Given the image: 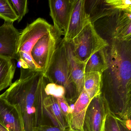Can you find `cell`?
<instances>
[{
  "instance_id": "6da1fadb",
  "label": "cell",
  "mask_w": 131,
  "mask_h": 131,
  "mask_svg": "<svg viewBox=\"0 0 131 131\" xmlns=\"http://www.w3.org/2000/svg\"><path fill=\"white\" fill-rule=\"evenodd\" d=\"M108 68L102 74L101 95L116 118L131 119V41H108Z\"/></svg>"
},
{
  "instance_id": "7a4b0ae2",
  "label": "cell",
  "mask_w": 131,
  "mask_h": 131,
  "mask_svg": "<svg viewBox=\"0 0 131 131\" xmlns=\"http://www.w3.org/2000/svg\"><path fill=\"white\" fill-rule=\"evenodd\" d=\"M20 69L19 79L0 96L17 107L24 131H34L39 126L44 125L46 114L43 102L47 80L40 71Z\"/></svg>"
},
{
  "instance_id": "3957f363",
  "label": "cell",
  "mask_w": 131,
  "mask_h": 131,
  "mask_svg": "<svg viewBox=\"0 0 131 131\" xmlns=\"http://www.w3.org/2000/svg\"><path fill=\"white\" fill-rule=\"evenodd\" d=\"M44 77L50 83L63 86L66 98L69 102H73L78 98L75 86L70 73L66 42L63 39L59 42Z\"/></svg>"
},
{
  "instance_id": "277c9868",
  "label": "cell",
  "mask_w": 131,
  "mask_h": 131,
  "mask_svg": "<svg viewBox=\"0 0 131 131\" xmlns=\"http://www.w3.org/2000/svg\"><path fill=\"white\" fill-rule=\"evenodd\" d=\"M101 37L108 41H131V13L121 11L93 24Z\"/></svg>"
},
{
  "instance_id": "5b68a950",
  "label": "cell",
  "mask_w": 131,
  "mask_h": 131,
  "mask_svg": "<svg viewBox=\"0 0 131 131\" xmlns=\"http://www.w3.org/2000/svg\"><path fill=\"white\" fill-rule=\"evenodd\" d=\"M53 29V26L41 18L28 24L20 33L17 50L18 62L28 66L32 65L34 63L31 55L33 47L40 39Z\"/></svg>"
},
{
  "instance_id": "8992f818",
  "label": "cell",
  "mask_w": 131,
  "mask_h": 131,
  "mask_svg": "<svg viewBox=\"0 0 131 131\" xmlns=\"http://www.w3.org/2000/svg\"><path fill=\"white\" fill-rule=\"evenodd\" d=\"M70 43L76 56L84 63L96 52L108 46V43L98 34L92 23Z\"/></svg>"
},
{
  "instance_id": "52a82bcc",
  "label": "cell",
  "mask_w": 131,
  "mask_h": 131,
  "mask_svg": "<svg viewBox=\"0 0 131 131\" xmlns=\"http://www.w3.org/2000/svg\"><path fill=\"white\" fill-rule=\"evenodd\" d=\"M61 36L54 28L40 39L33 47L31 56L39 71L44 73L46 71Z\"/></svg>"
},
{
  "instance_id": "ba28073f",
  "label": "cell",
  "mask_w": 131,
  "mask_h": 131,
  "mask_svg": "<svg viewBox=\"0 0 131 131\" xmlns=\"http://www.w3.org/2000/svg\"><path fill=\"white\" fill-rule=\"evenodd\" d=\"M86 12L91 23L121 11L131 13L130 0H85Z\"/></svg>"
},
{
  "instance_id": "9c48e42d",
  "label": "cell",
  "mask_w": 131,
  "mask_h": 131,
  "mask_svg": "<svg viewBox=\"0 0 131 131\" xmlns=\"http://www.w3.org/2000/svg\"><path fill=\"white\" fill-rule=\"evenodd\" d=\"M109 111L108 105L101 95L93 99L86 112L83 121V131H103Z\"/></svg>"
},
{
  "instance_id": "30bf717a",
  "label": "cell",
  "mask_w": 131,
  "mask_h": 131,
  "mask_svg": "<svg viewBox=\"0 0 131 131\" xmlns=\"http://www.w3.org/2000/svg\"><path fill=\"white\" fill-rule=\"evenodd\" d=\"M90 23L89 16L86 10L85 0H74L72 12L63 39L66 42H70Z\"/></svg>"
},
{
  "instance_id": "8fae6325",
  "label": "cell",
  "mask_w": 131,
  "mask_h": 131,
  "mask_svg": "<svg viewBox=\"0 0 131 131\" xmlns=\"http://www.w3.org/2000/svg\"><path fill=\"white\" fill-rule=\"evenodd\" d=\"M20 35L13 23L5 22L0 26V56L18 61Z\"/></svg>"
},
{
  "instance_id": "7c38bea8",
  "label": "cell",
  "mask_w": 131,
  "mask_h": 131,
  "mask_svg": "<svg viewBox=\"0 0 131 131\" xmlns=\"http://www.w3.org/2000/svg\"><path fill=\"white\" fill-rule=\"evenodd\" d=\"M74 0H49L50 15L53 27L60 36H64L72 12Z\"/></svg>"
},
{
  "instance_id": "4fadbf2b",
  "label": "cell",
  "mask_w": 131,
  "mask_h": 131,
  "mask_svg": "<svg viewBox=\"0 0 131 131\" xmlns=\"http://www.w3.org/2000/svg\"><path fill=\"white\" fill-rule=\"evenodd\" d=\"M0 123L9 131H24L17 107L0 96Z\"/></svg>"
},
{
  "instance_id": "5bb4252c",
  "label": "cell",
  "mask_w": 131,
  "mask_h": 131,
  "mask_svg": "<svg viewBox=\"0 0 131 131\" xmlns=\"http://www.w3.org/2000/svg\"><path fill=\"white\" fill-rule=\"evenodd\" d=\"M66 45L70 73L79 97L84 88L85 63L81 62L77 57L70 43L66 42Z\"/></svg>"
},
{
  "instance_id": "9a60e30c",
  "label": "cell",
  "mask_w": 131,
  "mask_h": 131,
  "mask_svg": "<svg viewBox=\"0 0 131 131\" xmlns=\"http://www.w3.org/2000/svg\"><path fill=\"white\" fill-rule=\"evenodd\" d=\"M91 100L84 89L73 105L69 128L75 131H83V124L87 107Z\"/></svg>"
},
{
  "instance_id": "2e32d148",
  "label": "cell",
  "mask_w": 131,
  "mask_h": 131,
  "mask_svg": "<svg viewBox=\"0 0 131 131\" xmlns=\"http://www.w3.org/2000/svg\"><path fill=\"white\" fill-rule=\"evenodd\" d=\"M43 106L46 114L54 126L63 130L68 128L56 98L52 96H46L43 102Z\"/></svg>"
},
{
  "instance_id": "e0dca14e",
  "label": "cell",
  "mask_w": 131,
  "mask_h": 131,
  "mask_svg": "<svg viewBox=\"0 0 131 131\" xmlns=\"http://www.w3.org/2000/svg\"><path fill=\"white\" fill-rule=\"evenodd\" d=\"M16 67L14 60L0 56V92L12 85Z\"/></svg>"
},
{
  "instance_id": "ac0fdd59",
  "label": "cell",
  "mask_w": 131,
  "mask_h": 131,
  "mask_svg": "<svg viewBox=\"0 0 131 131\" xmlns=\"http://www.w3.org/2000/svg\"><path fill=\"white\" fill-rule=\"evenodd\" d=\"M104 49L96 52L89 59L85 64V73L98 72L102 74L107 69V60Z\"/></svg>"
},
{
  "instance_id": "d6986e66",
  "label": "cell",
  "mask_w": 131,
  "mask_h": 131,
  "mask_svg": "<svg viewBox=\"0 0 131 131\" xmlns=\"http://www.w3.org/2000/svg\"><path fill=\"white\" fill-rule=\"evenodd\" d=\"M102 74L98 72L85 73L83 89L90 100L101 95Z\"/></svg>"
},
{
  "instance_id": "ffe728a7",
  "label": "cell",
  "mask_w": 131,
  "mask_h": 131,
  "mask_svg": "<svg viewBox=\"0 0 131 131\" xmlns=\"http://www.w3.org/2000/svg\"><path fill=\"white\" fill-rule=\"evenodd\" d=\"M0 19L11 23L18 20L17 15L9 0H0Z\"/></svg>"
},
{
  "instance_id": "44dd1931",
  "label": "cell",
  "mask_w": 131,
  "mask_h": 131,
  "mask_svg": "<svg viewBox=\"0 0 131 131\" xmlns=\"http://www.w3.org/2000/svg\"><path fill=\"white\" fill-rule=\"evenodd\" d=\"M10 3L18 17V23L28 12L27 1V0H9Z\"/></svg>"
},
{
  "instance_id": "7402d4cb",
  "label": "cell",
  "mask_w": 131,
  "mask_h": 131,
  "mask_svg": "<svg viewBox=\"0 0 131 131\" xmlns=\"http://www.w3.org/2000/svg\"><path fill=\"white\" fill-rule=\"evenodd\" d=\"M56 99L68 128L71 120L72 108L70 106L66 96L58 97Z\"/></svg>"
},
{
  "instance_id": "603a6c76",
  "label": "cell",
  "mask_w": 131,
  "mask_h": 131,
  "mask_svg": "<svg viewBox=\"0 0 131 131\" xmlns=\"http://www.w3.org/2000/svg\"><path fill=\"white\" fill-rule=\"evenodd\" d=\"M47 95H51L55 98L66 96V90L63 86L47 81L45 88Z\"/></svg>"
},
{
  "instance_id": "cb8c5ba5",
  "label": "cell",
  "mask_w": 131,
  "mask_h": 131,
  "mask_svg": "<svg viewBox=\"0 0 131 131\" xmlns=\"http://www.w3.org/2000/svg\"><path fill=\"white\" fill-rule=\"evenodd\" d=\"M103 131H121L117 118L110 110L106 115Z\"/></svg>"
},
{
  "instance_id": "d4e9b609",
  "label": "cell",
  "mask_w": 131,
  "mask_h": 131,
  "mask_svg": "<svg viewBox=\"0 0 131 131\" xmlns=\"http://www.w3.org/2000/svg\"><path fill=\"white\" fill-rule=\"evenodd\" d=\"M34 131H70V129L68 128L66 130H63L57 126L44 124L37 127Z\"/></svg>"
},
{
  "instance_id": "484cf974",
  "label": "cell",
  "mask_w": 131,
  "mask_h": 131,
  "mask_svg": "<svg viewBox=\"0 0 131 131\" xmlns=\"http://www.w3.org/2000/svg\"><path fill=\"white\" fill-rule=\"evenodd\" d=\"M118 119L119 126L121 131H131V119L125 120L122 119Z\"/></svg>"
},
{
  "instance_id": "4316f807",
  "label": "cell",
  "mask_w": 131,
  "mask_h": 131,
  "mask_svg": "<svg viewBox=\"0 0 131 131\" xmlns=\"http://www.w3.org/2000/svg\"><path fill=\"white\" fill-rule=\"evenodd\" d=\"M0 131H9L6 127L0 123Z\"/></svg>"
},
{
  "instance_id": "83f0119b",
  "label": "cell",
  "mask_w": 131,
  "mask_h": 131,
  "mask_svg": "<svg viewBox=\"0 0 131 131\" xmlns=\"http://www.w3.org/2000/svg\"><path fill=\"white\" fill-rule=\"evenodd\" d=\"M70 131H73V130H70Z\"/></svg>"
}]
</instances>
